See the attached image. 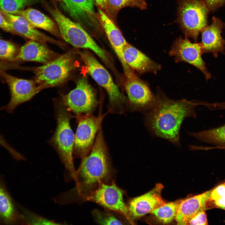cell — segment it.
Listing matches in <instances>:
<instances>
[{"mask_svg": "<svg viewBox=\"0 0 225 225\" xmlns=\"http://www.w3.org/2000/svg\"><path fill=\"white\" fill-rule=\"evenodd\" d=\"M82 159L74 179L75 187L57 196L58 203L86 202L99 185L114 181L113 171L101 127L90 152Z\"/></svg>", "mask_w": 225, "mask_h": 225, "instance_id": "cell-1", "label": "cell"}, {"mask_svg": "<svg viewBox=\"0 0 225 225\" xmlns=\"http://www.w3.org/2000/svg\"><path fill=\"white\" fill-rule=\"evenodd\" d=\"M204 104L185 99H171L158 88L153 107L144 114L145 125L152 136L165 139L181 148L180 132L182 122L187 118H195V107Z\"/></svg>", "mask_w": 225, "mask_h": 225, "instance_id": "cell-2", "label": "cell"}, {"mask_svg": "<svg viewBox=\"0 0 225 225\" xmlns=\"http://www.w3.org/2000/svg\"><path fill=\"white\" fill-rule=\"evenodd\" d=\"M55 108L57 126L50 142L64 166V178L68 182L74 180L76 172L73 162L75 135L70 123L73 117L62 101L57 102Z\"/></svg>", "mask_w": 225, "mask_h": 225, "instance_id": "cell-3", "label": "cell"}, {"mask_svg": "<svg viewBox=\"0 0 225 225\" xmlns=\"http://www.w3.org/2000/svg\"><path fill=\"white\" fill-rule=\"evenodd\" d=\"M48 10L56 22L61 38L75 47L91 50L106 63H110L107 53L96 43L80 24L63 15L56 5L48 8Z\"/></svg>", "mask_w": 225, "mask_h": 225, "instance_id": "cell-4", "label": "cell"}, {"mask_svg": "<svg viewBox=\"0 0 225 225\" xmlns=\"http://www.w3.org/2000/svg\"><path fill=\"white\" fill-rule=\"evenodd\" d=\"M77 52L84 62L88 73L98 85L106 91L109 99V111L121 114L128 110L126 98L121 92L107 70L88 51H79Z\"/></svg>", "mask_w": 225, "mask_h": 225, "instance_id": "cell-5", "label": "cell"}, {"mask_svg": "<svg viewBox=\"0 0 225 225\" xmlns=\"http://www.w3.org/2000/svg\"><path fill=\"white\" fill-rule=\"evenodd\" d=\"M177 17L175 21L185 37L197 42L199 33L207 26L210 11L204 0H178Z\"/></svg>", "mask_w": 225, "mask_h": 225, "instance_id": "cell-6", "label": "cell"}, {"mask_svg": "<svg viewBox=\"0 0 225 225\" xmlns=\"http://www.w3.org/2000/svg\"><path fill=\"white\" fill-rule=\"evenodd\" d=\"M76 68L75 55L69 52L34 70L35 81L43 89L62 85Z\"/></svg>", "mask_w": 225, "mask_h": 225, "instance_id": "cell-7", "label": "cell"}, {"mask_svg": "<svg viewBox=\"0 0 225 225\" xmlns=\"http://www.w3.org/2000/svg\"><path fill=\"white\" fill-rule=\"evenodd\" d=\"M78 126L75 135L73 154L81 159L87 155L93 145L96 135L101 127L103 117L79 114L76 117Z\"/></svg>", "mask_w": 225, "mask_h": 225, "instance_id": "cell-8", "label": "cell"}, {"mask_svg": "<svg viewBox=\"0 0 225 225\" xmlns=\"http://www.w3.org/2000/svg\"><path fill=\"white\" fill-rule=\"evenodd\" d=\"M124 194L123 191L117 186L114 181L99 185L87 201L93 202L118 213L125 218L130 224H134L130 217L128 206L124 201Z\"/></svg>", "mask_w": 225, "mask_h": 225, "instance_id": "cell-9", "label": "cell"}, {"mask_svg": "<svg viewBox=\"0 0 225 225\" xmlns=\"http://www.w3.org/2000/svg\"><path fill=\"white\" fill-rule=\"evenodd\" d=\"M62 98L63 104L76 115L92 114L98 104L96 93L85 77L80 78L75 88Z\"/></svg>", "mask_w": 225, "mask_h": 225, "instance_id": "cell-10", "label": "cell"}, {"mask_svg": "<svg viewBox=\"0 0 225 225\" xmlns=\"http://www.w3.org/2000/svg\"><path fill=\"white\" fill-rule=\"evenodd\" d=\"M2 78L8 86L10 98L1 109L9 113H12L18 106L29 100L43 89L35 80L18 78L5 72L2 73Z\"/></svg>", "mask_w": 225, "mask_h": 225, "instance_id": "cell-11", "label": "cell"}, {"mask_svg": "<svg viewBox=\"0 0 225 225\" xmlns=\"http://www.w3.org/2000/svg\"><path fill=\"white\" fill-rule=\"evenodd\" d=\"M201 42H191L188 38L181 37L176 39L172 43L169 52L173 56L176 62H182L189 63L200 70L207 80L212 75L207 70L205 63L202 59V48Z\"/></svg>", "mask_w": 225, "mask_h": 225, "instance_id": "cell-12", "label": "cell"}, {"mask_svg": "<svg viewBox=\"0 0 225 225\" xmlns=\"http://www.w3.org/2000/svg\"><path fill=\"white\" fill-rule=\"evenodd\" d=\"M125 89L128 99V110L144 114L151 110L155 101V95L148 85L137 76L127 78Z\"/></svg>", "mask_w": 225, "mask_h": 225, "instance_id": "cell-13", "label": "cell"}, {"mask_svg": "<svg viewBox=\"0 0 225 225\" xmlns=\"http://www.w3.org/2000/svg\"><path fill=\"white\" fill-rule=\"evenodd\" d=\"M163 188L161 184L157 183L148 192L130 200L127 206L133 222L166 203L161 195Z\"/></svg>", "mask_w": 225, "mask_h": 225, "instance_id": "cell-14", "label": "cell"}, {"mask_svg": "<svg viewBox=\"0 0 225 225\" xmlns=\"http://www.w3.org/2000/svg\"><path fill=\"white\" fill-rule=\"evenodd\" d=\"M0 10L16 35L45 44L49 42L62 48L65 45L62 42L53 39L37 30L22 17Z\"/></svg>", "mask_w": 225, "mask_h": 225, "instance_id": "cell-15", "label": "cell"}, {"mask_svg": "<svg viewBox=\"0 0 225 225\" xmlns=\"http://www.w3.org/2000/svg\"><path fill=\"white\" fill-rule=\"evenodd\" d=\"M211 24L201 31L203 54L211 53L215 58L218 53H225V40L221 33L225 24L220 19L213 17Z\"/></svg>", "mask_w": 225, "mask_h": 225, "instance_id": "cell-16", "label": "cell"}, {"mask_svg": "<svg viewBox=\"0 0 225 225\" xmlns=\"http://www.w3.org/2000/svg\"><path fill=\"white\" fill-rule=\"evenodd\" d=\"M212 189L181 201L175 218L178 224L188 225L191 218L209 208V201Z\"/></svg>", "mask_w": 225, "mask_h": 225, "instance_id": "cell-17", "label": "cell"}, {"mask_svg": "<svg viewBox=\"0 0 225 225\" xmlns=\"http://www.w3.org/2000/svg\"><path fill=\"white\" fill-rule=\"evenodd\" d=\"M98 16L109 41L122 66L124 72H129L131 68L124 61L123 52L124 47L128 43L113 21L100 8H98Z\"/></svg>", "mask_w": 225, "mask_h": 225, "instance_id": "cell-18", "label": "cell"}, {"mask_svg": "<svg viewBox=\"0 0 225 225\" xmlns=\"http://www.w3.org/2000/svg\"><path fill=\"white\" fill-rule=\"evenodd\" d=\"M59 55L50 49L45 44L30 40L20 48L13 62L29 61L44 64Z\"/></svg>", "mask_w": 225, "mask_h": 225, "instance_id": "cell-19", "label": "cell"}, {"mask_svg": "<svg viewBox=\"0 0 225 225\" xmlns=\"http://www.w3.org/2000/svg\"><path fill=\"white\" fill-rule=\"evenodd\" d=\"M123 52L126 63L140 73L151 72L155 74L161 68L160 65L128 43L124 47Z\"/></svg>", "mask_w": 225, "mask_h": 225, "instance_id": "cell-20", "label": "cell"}, {"mask_svg": "<svg viewBox=\"0 0 225 225\" xmlns=\"http://www.w3.org/2000/svg\"><path fill=\"white\" fill-rule=\"evenodd\" d=\"M13 14L22 17L35 28L43 29L57 37L61 38L57 23L38 10L28 8L18 11Z\"/></svg>", "mask_w": 225, "mask_h": 225, "instance_id": "cell-21", "label": "cell"}, {"mask_svg": "<svg viewBox=\"0 0 225 225\" xmlns=\"http://www.w3.org/2000/svg\"><path fill=\"white\" fill-rule=\"evenodd\" d=\"M188 134L199 141L225 149V125L209 129Z\"/></svg>", "mask_w": 225, "mask_h": 225, "instance_id": "cell-22", "label": "cell"}, {"mask_svg": "<svg viewBox=\"0 0 225 225\" xmlns=\"http://www.w3.org/2000/svg\"><path fill=\"white\" fill-rule=\"evenodd\" d=\"M72 16L79 20L94 12L93 0H62Z\"/></svg>", "mask_w": 225, "mask_h": 225, "instance_id": "cell-23", "label": "cell"}, {"mask_svg": "<svg viewBox=\"0 0 225 225\" xmlns=\"http://www.w3.org/2000/svg\"><path fill=\"white\" fill-rule=\"evenodd\" d=\"M107 15L112 20H115L118 11L126 7L146 9L147 4L145 1L141 0H106Z\"/></svg>", "mask_w": 225, "mask_h": 225, "instance_id": "cell-24", "label": "cell"}, {"mask_svg": "<svg viewBox=\"0 0 225 225\" xmlns=\"http://www.w3.org/2000/svg\"><path fill=\"white\" fill-rule=\"evenodd\" d=\"M181 201L166 203L151 213L153 214L160 222L164 224L170 223L175 219L178 207Z\"/></svg>", "mask_w": 225, "mask_h": 225, "instance_id": "cell-25", "label": "cell"}, {"mask_svg": "<svg viewBox=\"0 0 225 225\" xmlns=\"http://www.w3.org/2000/svg\"><path fill=\"white\" fill-rule=\"evenodd\" d=\"M92 213L95 221L100 224L122 225L126 223L130 224L126 219L120 218L116 215L117 213L108 209L104 211L95 209Z\"/></svg>", "mask_w": 225, "mask_h": 225, "instance_id": "cell-26", "label": "cell"}, {"mask_svg": "<svg viewBox=\"0 0 225 225\" xmlns=\"http://www.w3.org/2000/svg\"><path fill=\"white\" fill-rule=\"evenodd\" d=\"M14 208L9 196L0 185V216L5 221H12L15 218Z\"/></svg>", "mask_w": 225, "mask_h": 225, "instance_id": "cell-27", "label": "cell"}, {"mask_svg": "<svg viewBox=\"0 0 225 225\" xmlns=\"http://www.w3.org/2000/svg\"><path fill=\"white\" fill-rule=\"evenodd\" d=\"M20 48L16 43L11 41L0 38V60L13 62L18 53Z\"/></svg>", "mask_w": 225, "mask_h": 225, "instance_id": "cell-28", "label": "cell"}, {"mask_svg": "<svg viewBox=\"0 0 225 225\" xmlns=\"http://www.w3.org/2000/svg\"><path fill=\"white\" fill-rule=\"evenodd\" d=\"M211 208L221 209L225 207V182L213 188L209 200Z\"/></svg>", "mask_w": 225, "mask_h": 225, "instance_id": "cell-29", "label": "cell"}, {"mask_svg": "<svg viewBox=\"0 0 225 225\" xmlns=\"http://www.w3.org/2000/svg\"><path fill=\"white\" fill-rule=\"evenodd\" d=\"M31 2V0H0V9L13 14L22 10Z\"/></svg>", "mask_w": 225, "mask_h": 225, "instance_id": "cell-30", "label": "cell"}, {"mask_svg": "<svg viewBox=\"0 0 225 225\" xmlns=\"http://www.w3.org/2000/svg\"><path fill=\"white\" fill-rule=\"evenodd\" d=\"M23 216L26 224L28 225L60 224L52 220H50L30 211L25 212Z\"/></svg>", "mask_w": 225, "mask_h": 225, "instance_id": "cell-31", "label": "cell"}, {"mask_svg": "<svg viewBox=\"0 0 225 225\" xmlns=\"http://www.w3.org/2000/svg\"><path fill=\"white\" fill-rule=\"evenodd\" d=\"M0 146L6 149L15 159L21 160L23 159L24 157L8 143L0 132Z\"/></svg>", "mask_w": 225, "mask_h": 225, "instance_id": "cell-32", "label": "cell"}, {"mask_svg": "<svg viewBox=\"0 0 225 225\" xmlns=\"http://www.w3.org/2000/svg\"><path fill=\"white\" fill-rule=\"evenodd\" d=\"M208 224V219L205 211L201 212L188 221V225H201Z\"/></svg>", "mask_w": 225, "mask_h": 225, "instance_id": "cell-33", "label": "cell"}, {"mask_svg": "<svg viewBox=\"0 0 225 225\" xmlns=\"http://www.w3.org/2000/svg\"><path fill=\"white\" fill-rule=\"evenodd\" d=\"M18 62H10L0 60V79H2V73L5 71L21 68L18 64Z\"/></svg>", "mask_w": 225, "mask_h": 225, "instance_id": "cell-34", "label": "cell"}, {"mask_svg": "<svg viewBox=\"0 0 225 225\" xmlns=\"http://www.w3.org/2000/svg\"><path fill=\"white\" fill-rule=\"evenodd\" d=\"M0 28L3 31L16 35L15 33L9 23L1 12L0 10Z\"/></svg>", "mask_w": 225, "mask_h": 225, "instance_id": "cell-35", "label": "cell"}, {"mask_svg": "<svg viewBox=\"0 0 225 225\" xmlns=\"http://www.w3.org/2000/svg\"><path fill=\"white\" fill-rule=\"evenodd\" d=\"M210 11H214L223 5L225 0H204Z\"/></svg>", "mask_w": 225, "mask_h": 225, "instance_id": "cell-36", "label": "cell"}, {"mask_svg": "<svg viewBox=\"0 0 225 225\" xmlns=\"http://www.w3.org/2000/svg\"><path fill=\"white\" fill-rule=\"evenodd\" d=\"M94 1L99 7L107 14V9L106 0H94Z\"/></svg>", "mask_w": 225, "mask_h": 225, "instance_id": "cell-37", "label": "cell"}, {"mask_svg": "<svg viewBox=\"0 0 225 225\" xmlns=\"http://www.w3.org/2000/svg\"><path fill=\"white\" fill-rule=\"evenodd\" d=\"M221 209L225 210V207L222 208Z\"/></svg>", "mask_w": 225, "mask_h": 225, "instance_id": "cell-38", "label": "cell"}, {"mask_svg": "<svg viewBox=\"0 0 225 225\" xmlns=\"http://www.w3.org/2000/svg\"><path fill=\"white\" fill-rule=\"evenodd\" d=\"M142 0V1H144L145 0Z\"/></svg>", "mask_w": 225, "mask_h": 225, "instance_id": "cell-39", "label": "cell"}]
</instances>
